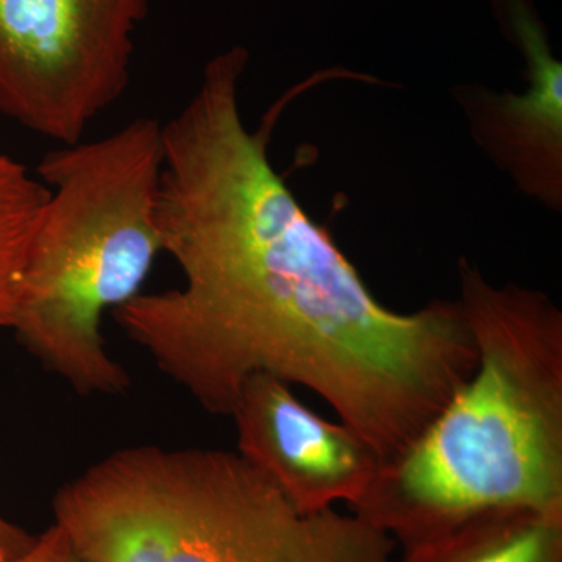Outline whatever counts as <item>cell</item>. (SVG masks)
<instances>
[{"mask_svg": "<svg viewBox=\"0 0 562 562\" xmlns=\"http://www.w3.org/2000/svg\"><path fill=\"white\" fill-rule=\"evenodd\" d=\"M36 536L31 535L24 528L10 522L0 514V562L14 560L20 554L27 552Z\"/></svg>", "mask_w": 562, "mask_h": 562, "instance_id": "8fae6325", "label": "cell"}, {"mask_svg": "<svg viewBox=\"0 0 562 562\" xmlns=\"http://www.w3.org/2000/svg\"><path fill=\"white\" fill-rule=\"evenodd\" d=\"M49 190L0 151V328L13 327L22 279Z\"/></svg>", "mask_w": 562, "mask_h": 562, "instance_id": "9c48e42d", "label": "cell"}, {"mask_svg": "<svg viewBox=\"0 0 562 562\" xmlns=\"http://www.w3.org/2000/svg\"><path fill=\"white\" fill-rule=\"evenodd\" d=\"M162 124L138 117L63 144L38 165L49 190L29 251L13 330L80 394H120L131 376L106 350L102 317L140 294L162 251Z\"/></svg>", "mask_w": 562, "mask_h": 562, "instance_id": "277c9868", "label": "cell"}, {"mask_svg": "<svg viewBox=\"0 0 562 562\" xmlns=\"http://www.w3.org/2000/svg\"><path fill=\"white\" fill-rule=\"evenodd\" d=\"M247 63L241 46L211 58L162 124L158 228L183 284L113 317L214 416L268 373L319 395L387 464L471 379L479 350L460 302L401 314L373 297L273 169L280 111L258 132L244 124Z\"/></svg>", "mask_w": 562, "mask_h": 562, "instance_id": "6da1fadb", "label": "cell"}, {"mask_svg": "<svg viewBox=\"0 0 562 562\" xmlns=\"http://www.w3.org/2000/svg\"><path fill=\"white\" fill-rule=\"evenodd\" d=\"M147 11L149 0H0V113L79 143L127 91Z\"/></svg>", "mask_w": 562, "mask_h": 562, "instance_id": "5b68a950", "label": "cell"}, {"mask_svg": "<svg viewBox=\"0 0 562 562\" xmlns=\"http://www.w3.org/2000/svg\"><path fill=\"white\" fill-rule=\"evenodd\" d=\"M401 562H562V513L502 509L483 514Z\"/></svg>", "mask_w": 562, "mask_h": 562, "instance_id": "ba28073f", "label": "cell"}, {"mask_svg": "<svg viewBox=\"0 0 562 562\" xmlns=\"http://www.w3.org/2000/svg\"><path fill=\"white\" fill-rule=\"evenodd\" d=\"M458 271L475 372L350 508L402 553L483 514L562 513V312L464 258Z\"/></svg>", "mask_w": 562, "mask_h": 562, "instance_id": "7a4b0ae2", "label": "cell"}, {"mask_svg": "<svg viewBox=\"0 0 562 562\" xmlns=\"http://www.w3.org/2000/svg\"><path fill=\"white\" fill-rule=\"evenodd\" d=\"M88 562H394L395 543L355 514L297 512L241 454L128 447L54 498Z\"/></svg>", "mask_w": 562, "mask_h": 562, "instance_id": "3957f363", "label": "cell"}, {"mask_svg": "<svg viewBox=\"0 0 562 562\" xmlns=\"http://www.w3.org/2000/svg\"><path fill=\"white\" fill-rule=\"evenodd\" d=\"M7 562H88L57 524L36 536L27 552Z\"/></svg>", "mask_w": 562, "mask_h": 562, "instance_id": "30bf717a", "label": "cell"}, {"mask_svg": "<svg viewBox=\"0 0 562 562\" xmlns=\"http://www.w3.org/2000/svg\"><path fill=\"white\" fill-rule=\"evenodd\" d=\"M231 417L238 453L303 514L351 508L382 468L357 431L324 419L268 373L247 380Z\"/></svg>", "mask_w": 562, "mask_h": 562, "instance_id": "8992f818", "label": "cell"}, {"mask_svg": "<svg viewBox=\"0 0 562 562\" xmlns=\"http://www.w3.org/2000/svg\"><path fill=\"white\" fill-rule=\"evenodd\" d=\"M503 33L522 52V94L480 85L453 88L472 138L528 198L562 210V65L531 0H492Z\"/></svg>", "mask_w": 562, "mask_h": 562, "instance_id": "52a82bcc", "label": "cell"}]
</instances>
